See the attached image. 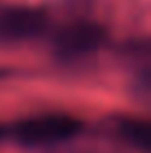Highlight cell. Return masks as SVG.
<instances>
[{
  "mask_svg": "<svg viewBox=\"0 0 151 153\" xmlns=\"http://www.w3.org/2000/svg\"><path fill=\"white\" fill-rule=\"evenodd\" d=\"M2 135H4V129H0V138H2Z\"/></svg>",
  "mask_w": 151,
  "mask_h": 153,
  "instance_id": "obj_5",
  "label": "cell"
},
{
  "mask_svg": "<svg viewBox=\"0 0 151 153\" xmlns=\"http://www.w3.org/2000/svg\"><path fill=\"white\" fill-rule=\"evenodd\" d=\"M82 129L80 120L67 113H42L20 120L9 133L22 144H54L74 138Z\"/></svg>",
  "mask_w": 151,
  "mask_h": 153,
  "instance_id": "obj_1",
  "label": "cell"
},
{
  "mask_svg": "<svg viewBox=\"0 0 151 153\" xmlns=\"http://www.w3.org/2000/svg\"><path fill=\"white\" fill-rule=\"evenodd\" d=\"M47 11L40 7H0V42H22L42 33Z\"/></svg>",
  "mask_w": 151,
  "mask_h": 153,
  "instance_id": "obj_2",
  "label": "cell"
},
{
  "mask_svg": "<svg viewBox=\"0 0 151 153\" xmlns=\"http://www.w3.org/2000/svg\"><path fill=\"white\" fill-rule=\"evenodd\" d=\"M107 33L100 25L96 22H74L65 27L56 36V51L60 56L74 58V56H85L96 51L105 42Z\"/></svg>",
  "mask_w": 151,
  "mask_h": 153,
  "instance_id": "obj_3",
  "label": "cell"
},
{
  "mask_svg": "<svg viewBox=\"0 0 151 153\" xmlns=\"http://www.w3.org/2000/svg\"><path fill=\"white\" fill-rule=\"evenodd\" d=\"M120 133L131 144L140 146V149H147L149 146V126L144 122H140V120H122Z\"/></svg>",
  "mask_w": 151,
  "mask_h": 153,
  "instance_id": "obj_4",
  "label": "cell"
}]
</instances>
